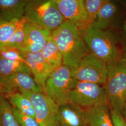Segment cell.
<instances>
[{"instance_id": "1", "label": "cell", "mask_w": 126, "mask_h": 126, "mask_svg": "<svg viewBox=\"0 0 126 126\" xmlns=\"http://www.w3.org/2000/svg\"><path fill=\"white\" fill-rule=\"evenodd\" d=\"M51 36L58 45L63 57V64L76 67L79 62L90 53L81 32L67 21L51 32Z\"/></svg>"}, {"instance_id": "2", "label": "cell", "mask_w": 126, "mask_h": 126, "mask_svg": "<svg viewBox=\"0 0 126 126\" xmlns=\"http://www.w3.org/2000/svg\"><path fill=\"white\" fill-rule=\"evenodd\" d=\"M80 32L91 53L108 67L116 62L122 52L118 47L119 36L109 30H99L91 24Z\"/></svg>"}, {"instance_id": "3", "label": "cell", "mask_w": 126, "mask_h": 126, "mask_svg": "<svg viewBox=\"0 0 126 126\" xmlns=\"http://www.w3.org/2000/svg\"><path fill=\"white\" fill-rule=\"evenodd\" d=\"M104 87L110 110L122 114L126 90V54L123 51L121 52L116 62L108 67Z\"/></svg>"}, {"instance_id": "4", "label": "cell", "mask_w": 126, "mask_h": 126, "mask_svg": "<svg viewBox=\"0 0 126 126\" xmlns=\"http://www.w3.org/2000/svg\"><path fill=\"white\" fill-rule=\"evenodd\" d=\"M23 18L51 32L65 21L55 0H26Z\"/></svg>"}, {"instance_id": "5", "label": "cell", "mask_w": 126, "mask_h": 126, "mask_svg": "<svg viewBox=\"0 0 126 126\" xmlns=\"http://www.w3.org/2000/svg\"><path fill=\"white\" fill-rule=\"evenodd\" d=\"M69 103L83 110L108 104L105 87L101 85L74 79L69 94Z\"/></svg>"}, {"instance_id": "6", "label": "cell", "mask_w": 126, "mask_h": 126, "mask_svg": "<svg viewBox=\"0 0 126 126\" xmlns=\"http://www.w3.org/2000/svg\"><path fill=\"white\" fill-rule=\"evenodd\" d=\"M73 81L71 68L62 64L55 69L46 81L44 92L59 106L67 104Z\"/></svg>"}, {"instance_id": "7", "label": "cell", "mask_w": 126, "mask_h": 126, "mask_svg": "<svg viewBox=\"0 0 126 126\" xmlns=\"http://www.w3.org/2000/svg\"><path fill=\"white\" fill-rule=\"evenodd\" d=\"M72 78L76 80L105 85L108 78V67L92 53L87 55L76 67L71 68Z\"/></svg>"}, {"instance_id": "8", "label": "cell", "mask_w": 126, "mask_h": 126, "mask_svg": "<svg viewBox=\"0 0 126 126\" xmlns=\"http://www.w3.org/2000/svg\"><path fill=\"white\" fill-rule=\"evenodd\" d=\"M32 102L35 111V118L40 126L57 125L56 117L59 106L44 93H35L19 90Z\"/></svg>"}, {"instance_id": "9", "label": "cell", "mask_w": 126, "mask_h": 126, "mask_svg": "<svg viewBox=\"0 0 126 126\" xmlns=\"http://www.w3.org/2000/svg\"><path fill=\"white\" fill-rule=\"evenodd\" d=\"M65 21L75 26L80 31L90 24L84 0H55Z\"/></svg>"}, {"instance_id": "10", "label": "cell", "mask_w": 126, "mask_h": 126, "mask_svg": "<svg viewBox=\"0 0 126 126\" xmlns=\"http://www.w3.org/2000/svg\"><path fill=\"white\" fill-rule=\"evenodd\" d=\"M16 88L27 92L44 93V89L36 83L30 74L18 72L4 77H0V94L9 96Z\"/></svg>"}, {"instance_id": "11", "label": "cell", "mask_w": 126, "mask_h": 126, "mask_svg": "<svg viewBox=\"0 0 126 126\" xmlns=\"http://www.w3.org/2000/svg\"><path fill=\"white\" fill-rule=\"evenodd\" d=\"M22 56L30 68L36 83L44 89L45 82L54 69L45 60L41 52L31 53L20 52Z\"/></svg>"}, {"instance_id": "12", "label": "cell", "mask_w": 126, "mask_h": 126, "mask_svg": "<svg viewBox=\"0 0 126 126\" xmlns=\"http://www.w3.org/2000/svg\"><path fill=\"white\" fill-rule=\"evenodd\" d=\"M24 30L26 36V52H41L51 36L50 31L32 23L26 22Z\"/></svg>"}, {"instance_id": "13", "label": "cell", "mask_w": 126, "mask_h": 126, "mask_svg": "<svg viewBox=\"0 0 126 126\" xmlns=\"http://www.w3.org/2000/svg\"><path fill=\"white\" fill-rule=\"evenodd\" d=\"M56 123L58 126H86L84 110L71 103L59 106Z\"/></svg>"}, {"instance_id": "14", "label": "cell", "mask_w": 126, "mask_h": 126, "mask_svg": "<svg viewBox=\"0 0 126 126\" xmlns=\"http://www.w3.org/2000/svg\"><path fill=\"white\" fill-rule=\"evenodd\" d=\"M86 126H114L108 104L84 110Z\"/></svg>"}, {"instance_id": "15", "label": "cell", "mask_w": 126, "mask_h": 126, "mask_svg": "<svg viewBox=\"0 0 126 126\" xmlns=\"http://www.w3.org/2000/svg\"><path fill=\"white\" fill-rule=\"evenodd\" d=\"M119 8L116 2L106 0L101 8L94 23L93 26L101 30H108L118 16Z\"/></svg>"}, {"instance_id": "16", "label": "cell", "mask_w": 126, "mask_h": 126, "mask_svg": "<svg viewBox=\"0 0 126 126\" xmlns=\"http://www.w3.org/2000/svg\"><path fill=\"white\" fill-rule=\"evenodd\" d=\"M26 0H0V20L11 21L23 18Z\"/></svg>"}, {"instance_id": "17", "label": "cell", "mask_w": 126, "mask_h": 126, "mask_svg": "<svg viewBox=\"0 0 126 126\" xmlns=\"http://www.w3.org/2000/svg\"><path fill=\"white\" fill-rule=\"evenodd\" d=\"M41 53L45 60L54 70L63 64L62 55L52 36L50 37Z\"/></svg>"}, {"instance_id": "18", "label": "cell", "mask_w": 126, "mask_h": 126, "mask_svg": "<svg viewBox=\"0 0 126 126\" xmlns=\"http://www.w3.org/2000/svg\"><path fill=\"white\" fill-rule=\"evenodd\" d=\"M18 72H32L25 62L5 59L0 56V77H4Z\"/></svg>"}, {"instance_id": "19", "label": "cell", "mask_w": 126, "mask_h": 126, "mask_svg": "<svg viewBox=\"0 0 126 126\" xmlns=\"http://www.w3.org/2000/svg\"><path fill=\"white\" fill-rule=\"evenodd\" d=\"M9 103L23 114L35 118V114L32 102L21 93H16L8 96ZM36 119V118H35Z\"/></svg>"}, {"instance_id": "20", "label": "cell", "mask_w": 126, "mask_h": 126, "mask_svg": "<svg viewBox=\"0 0 126 126\" xmlns=\"http://www.w3.org/2000/svg\"><path fill=\"white\" fill-rule=\"evenodd\" d=\"M26 22L23 18L21 20L16 31L7 45L1 48L14 49L22 52L26 51V36L24 30V26Z\"/></svg>"}, {"instance_id": "21", "label": "cell", "mask_w": 126, "mask_h": 126, "mask_svg": "<svg viewBox=\"0 0 126 126\" xmlns=\"http://www.w3.org/2000/svg\"><path fill=\"white\" fill-rule=\"evenodd\" d=\"M0 126H20L14 115L12 106L2 97H0Z\"/></svg>"}, {"instance_id": "22", "label": "cell", "mask_w": 126, "mask_h": 126, "mask_svg": "<svg viewBox=\"0 0 126 126\" xmlns=\"http://www.w3.org/2000/svg\"><path fill=\"white\" fill-rule=\"evenodd\" d=\"M21 20L11 21L0 20V48L4 47L13 35Z\"/></svg>"}, {"instance_id": "23", "label": "cell", "mask_w": 126, "mask_h": 126, "mask_svg": "<svg viewBox=\"0 0 126 126\" xmlns=\"http://www.w3.org/2000/svg\"><path fill=\"white\" fill-rule=\"evenodd\" d=\"M106 0H84L86 11L87 13L90 24H92L96 19L99 10Z\"/></svg>"}, {"instance_id": "24", "label": "cell", "mask_w": 126, "mask_h": 126, "mask_svg": "<svg viewBox=\"0 0 126 126\" xmlns=\"http://www.w3.org/2000/svg\"><path fill=\"white\" fill-rule=\"evenodd\" d=\"M12 110L20 126H40L35 118L23 114L12 106Z\"/></svg>"}, {"instance_id": "25", "label": "cell", "mask_w": 126, "mask_h": 126, "mask_svg": "<svg viewBox=\"0 0 126 126\" xmlns=\"http://www.w3.org/2000/svg\"><path fill=\"white\" fill-rule=\"evenodd\" d=\"M0 56L9 60L26 62L22 56L21 52L16 49L0 48Z\"/></svg>"}, {"instance_id": "26", "label": "cell", "mask_w": 126, "mask_h": 126, "mask_svg": "<svg viewBox=\"0 0 126 126\" xmlns=\"http://www.w3.org/2000/svg\"><path fill=\"white\" fill-rule=\"evenodd\" d=\"M111 116L114 126H126L122 114L110 110Z\"/></svg>"}, {"instance_id": "27", "label": "cell", "mask_w": 126, "mask_h": 126, "mask_svg": "<svg viewBox=\"0 0 126 126\" xmlns=\"http://www.w3.org/2000/svg\"><path fill=\"white\" fill-rule=\"evenodd\" d=\"M120 42L122 46L123 51L126 53V21L122 23L121 28Z\"/></svg>"}, {"instance_id": "28", "label": "cell", "mask_w": 126, "mask_h": 126, "mask_svg": "<svg viewBox=\"0 0 126 126\" xmlns=\"http://www.w3.org/2000/svg\"><path fill=\"white\" fill-rule=\"evenodd\" d=\"M122 115L123 116V119H124V120L125 121V122L126 125V103H125V104H124Z\"/></svg>"}, {"instance_id": "29", "label": "cell", "mask_w": 126, "mask_h": 126, "mask_svg": "<svg viewBox=\"0 0 126 126\" xmlns=\"http://www.w3.org/2000/svg\"><path fill=\"white\" fill-rule=\"evenodd\" d=\"M124 100L125 103H126V90L124 93Z\"/></svg>"}, {"instance_id": "30", "label": "cell", "mask_w": 126, "mask_h": 126, "mask_svg": "<svg viewBox=\"0 0 126 126\" xmlns=\"http://www.w3.org/2000/svg\"><path fill=\"white\" fill-rule=\"evenodd\" d=\"M123 2H124V3H125V4L126 5V0L124 1H123Z\"/></svg>"}, {"instance_id": "31", "label": "cell", "mask_w": 126, "mask_h": 126, "mask_svg": "<svg viewBox=\"0 0 126 126\" xmlns=\"http://www.w3.org/2000/svg\"><path fill=\"white\" fill-rule=\"evenodd\" d=\"M58 126V125H55V126Z\"/></svg>"}, {"instance_id": "32", "label": "cell", "mask_w": 126, "mask_h": 126, "mask_svg": "<svg viewBox=\"0 0 126 126\" xmlns=\"http://www.w3.org/2000/svg\"></svg>"}, {"instance_id": "33", "label": "cell", "mask_w": 126, "mask_h": 126, "mask_svg": "<svg viewBox=\"0 0 126 126\" xmlns=\"http://www.w3.org/2000/svg\"></svg>"}]
</instances>
